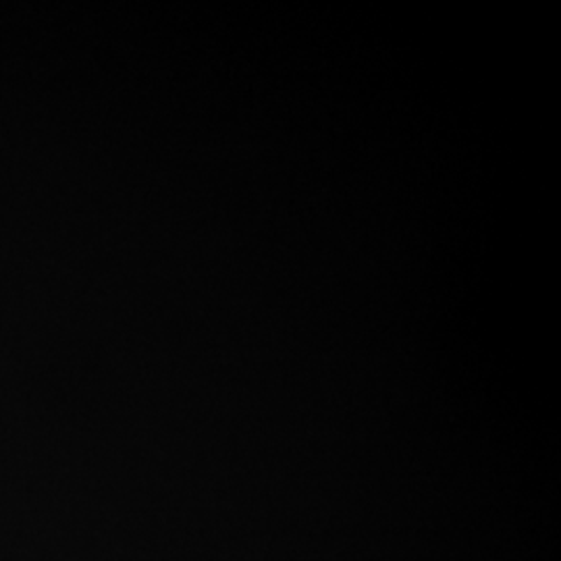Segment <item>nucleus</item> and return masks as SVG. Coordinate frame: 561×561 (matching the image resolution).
Instances as JSON below:
<instances>
[]
</instances>
